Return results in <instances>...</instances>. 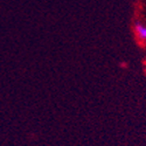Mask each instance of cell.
I'll return each instance as SVG.
<instances>
[{"mask_svg": "<svg viewBox=\"0 0 146 146\" xmlns=\"http://www.w3.org/2000/svg\"><path fill=\"white\" fill-rule=\"evenodd\" d=\"M135 32H136L137 38L140 41H146V25L137 22L135 25Z\"/></svg>", "mask_w": 146, "mask_h": 146, "instance_id": "obj_1", "label": "cell"}]
</instances>
